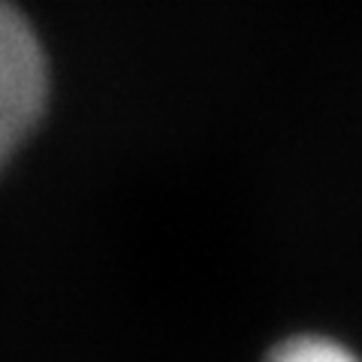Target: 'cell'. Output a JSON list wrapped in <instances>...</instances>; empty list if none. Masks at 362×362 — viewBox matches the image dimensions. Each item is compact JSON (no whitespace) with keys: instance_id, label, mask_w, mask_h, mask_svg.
<instances>
[{"instance_id":"obj_1","label":"cell","mask_w":362,"mask_h":362,"mask_svg":"<svg viewBox=\"0 0 362 362\" xmlns=\"http://www.w3.org/2000/svg\"><path fill=\"white\" fill-rule=\"evenodd\" d=\"M49 90L45 54L25 16L0 0V166L40 121Z\"/></svg>"},{"instance_id":"obj_2","label":"cell","mask_w":362,"mask_h":362,"mask_svg":"<svg viewBox=\"0 0 362 362\" xmlns=\"http://www.w3.org/2000/svg\"><path fill=\"white\" fill-rule=\"evenodd\" d=\"M269 362H359L354 350L326 335H296L281 341L269 354Z\"/></svg>"}]
</instances>
